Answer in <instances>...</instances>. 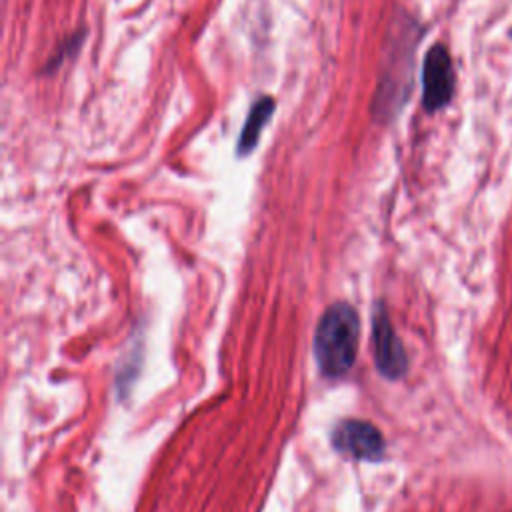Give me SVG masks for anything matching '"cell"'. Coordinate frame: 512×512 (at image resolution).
I'll return each instance as SVG.
<instances>
[{
  "label": "cell",
  "instance_id": "cell-2",
  "mask_svg": "<svg viewBox=\"0 0 512 512\" xmlns=\"http://www.w3.org/2000/svg\"><path fill=\"white\" fill-rule=\"evenodd\" d=\"M454 86H456V76H454V66L452 58L446 46L434 44L426 56H424V66H422V104L428 112H436L444 106L454 96Z\"/></svg>",
  "mask_w": 512,
  "mask_h": 512
},
{
  "label": "cell",
  "instance_id": "cell-5",
  "mask_svg": "<svg viewBox=\"0 0 512 512\" xmlns=\"http://www.w3.org/2000/svg\"><path fill=\"white\" fill-rule=\"evenodd\" d=\"M272 112H274V100L268 98V96H264V98H260L252 104V108L246 116L244 128L240 132V138H238V152L240 154H248L256 148L258 138L262 134V128L270 120Z\"/></svg>",
  "mask_w": 512,
  "mask_h": 512
},
{
  "label": "cell",
  "instance_id": "cell-4",
  "mask_svg": "<svg viewBox=\"0 0 512 512\" xmlns=\"http://www.w3.org/2000/svg\"><path fill=\"white\" fill-rule=\"evenodd\" d=\"M372 344H374L376 368L380 370V374L390 380L402 378L408 370V358L382 306L376 308L372 318Z\"/></svg>",
  "mask_w": 512,
  "mask_h": 512
},
{
  "label": "cell",
  "instance_id": "cell-3",
  "mask_svg": "<svg viewBox=\"0 0 512 512\" xmlns=\"http://www.w3.org/2000/svg\"><path fill=\"white\" fill-rule=\"evenodd\" d=\"M332 446L356 460H380L386 448L380 430L364 420H342L332 430Z\"/></svg>",
  "mask_w": 512,
  "mask_h": 512
},
{
  "label": "cell",
  "instance_id": "cell-1",
  "mask_svg": "<svg viewBox=\"0 0 512 512\" xmlns=\"http://www.w3.org/2000/svg\"><path fill=\"white\" fill-rule=\"evenodd\" d=\"M360 320L346 302H336L324 310L314 332V354L324 376L346 374L358 352Z\"/></svg>",
  "mask_w": 512,
  "mask_h": 512
}]
</instances>
